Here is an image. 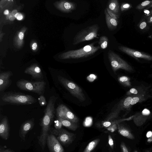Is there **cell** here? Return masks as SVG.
I'll return each instance as SVG.
<instances>
[{
  "label": "cell",
  "instance_id": "cell-40",
  "mask_svg": "<svg viewBox=\"0 0 152 152\" xmlns=\"http://www.w3.org/2000/svg\"><path fill=\"white\" fill-rule=\"evenodd\" d=\"M0 152H15L12 150L10 149H2L1 148L0 149Z\"/></svg>",
  "mask_w": 152,
  "mask_h": 152
},
{
  "label": "cell",
  "instance_id": "cell-47",
  "mask_svg": "<svg viewBox=\"0 0 152 152\" xmlns=\"http://www.w3.org/2000/svg\"><path fill=\"white\" fill-rule=\"evenodd\" d=\"M152 152V151H151V152Z\"/></svg>",
  "mask_w": 152,
  "mask_h": 152
},
{
  "label": "cell",
  "instance_id": "cell-33",
  "mask_svg": "<svg viewBox=\"0 0 152 152\" xmlns=\"http://www.w3.org/2000/svg\"><path fill=\"white\" fill-rule=\"evenodd\" d=\"M63 125L61 121L57 118L56 120L55 121L54 127L56 129H59L62 128Z\"/></svg>",
  "mask_w": 152,
  "mask_h": 152
},
{
  "label": "cell",
  "instance_id": "cell-4",
  "mask_svg": "<svg viewBox=\"0 0 152 152\" xmlns=\"http://www.w3.org/2000/svg\"><path fill=\"white\" fill-rule=\"evenodd\" d=\"M99 27L98 24L88 26L78 32L74 37V45L85 41H89L95 38H98V33Z\"/></svg>",
  "mask_w": 152,
  "mask_h": 152
},
{
  "label": "cell",
  "instance_id": "cell-32",
  "mask_svg": "<svg viewBox=\"0 0 152 152\" xmlns=\"http://www.w3.org/2000/svg\"><path fill=\"white\" fill-rule=\"evenodd\" d=\"M106 10L108 14L111 18L117 20H118L119 15L115 14L107 8H106Z\"/></svg>",
  "mask_w": 152,
  "mask_h": 152
},
{
  "label": "cell",
  "instance_id": "cell-37",
  "mask_svg": "<svg viewBox=\"0 0 152 152\" xmlns=\"http://www.w3.org/2000/svg\"><path fill=\"white\" fill-rule=\"evenodd\" d=\"M147 26V23L145 21H141L139 24V27L140 29L143 30Z\"/></svg>",
  "mask_w": 152,
  "mask_h": 152
},
{
  "label": "cell",
  "instance_id": "cell-17",
  "mask_svg": "<svg viewBox=\"0 0 152 152\" xmlns=\"http://www.w3.org/2000/svg\"><path fill=\"white\" fill-rule=\"evenodd\" d=\"M133 96H127L123 99L119 104L118 107L121 110H125L128 112L131 108V104Z\"/></svg>",
  "mask_w": 152,
  "mask_h": 152
},
{
  "label": "cell",
  "instance_id": "cell-9",
  "mask_svg": "<svg viewBox=\"0 0 152 152\" xmlns=\"http://www.w3.org/2000/svg\"><path fill=\"white\" fill-rule=\"evenodd\" d=\"M46 142L50 152H64V150L60 142L54 135L48 134Z\"/></svg>",
  "mask_w": 152,
  "mask_h": 152
},
{
  "label": "cell",
  "instance_id": "cell-3",
  "mask_svg": "<svg viewBox=\"0 0 152 152\" xmlns=\"http://www.w3.org/2000/svg\"><path fill=\"white\" fill-rule=\"evenodd\" d=\"M16 85L21 90L34 92L41 95L44 93L46 83L43 81L32 82L21 79L16 82Z\"/></svg>",
  "mask_w": 152,
  "mask_h": 152
},
{
  "label": "cell",
  "instance_id": "cell-7",
  "mask_svg": "<svg viewBox=\"0 0 152 152\" xmlns=\"http://www.w3.org/2000/svg\"><path fill=\"white\" fill-rule=\"evenodd\" d=\"M49 132L50 134L55 135L60 143L64 145L71 144L76 137L75 134L62 128L56 129L51 127Z\"/></svg>",
  "mask_w": 152,
  "mask_h": 152
},
{
  "label": "cell",
  "instance_id": "cell-23",
  "mask_svg": "<svg viewBox=\"0 0 152 152\" xmlns=\"http://www.w3.org/2000/svg\"><path fill=\"white\" fill-rule=\"evenodd\" d=\"M61 4L62 9L66 12H69L74 10L76 8V4L74 2L64 1Z\"/></svg>",
  "mask_w": 152,
  "mask_h": 152
},
{
  "label": "cell",
  "instance_id": "cell-35",
  "mask_svg": "<svg viewBox=\"0 0 152 152\" xmlns=\"http://www.w3.org/2000/svg\"><path fill=\"white\" fill-rule=\"evenodd\" d=\"M108 144L111 148L112 149V150H113L114 149V145L113 140L111 136L110 135H108Z\"/></svg>",
  "mask_w": 152,
  "mask_h": 152
},
{
  "label": "cell",
  "instance_id": "cell-30",
  "mask_svg": "<svg viewBox=\"0 0 152 152\" xmlns=\"http://www.w3.org/2000/svg\"><path fill=\"white\" fill-rule=\"evenodd\" d=\"M115 124H117L115 121H106L102 122V125L103 127L107 128L112 125Z\"/></svg>",
  "mask_w": 152,
  "mask_h": 152
},
{
  "label": "cell",
  "instance_id": "cell-45",
  "mask_svg": "<svg viewBox=\"0 0 152 152\" xmlns=\"http://www.w3.org/2000/svg\"><path fill=\"white\" fill-rule=\"evenodd\" d=\"M150 14L151 15H152V9H151L150 11Z\"/></svg>",
  "mask_w": 152,
  "mask_h": 152
},
{
  "label": "cell",
  "instance_id": "cell-21",
  "mask_svg": "<svg viewBox=\"0 0 152 152\" xmlns=\"http://www.w3.org/2000/svg\"><path fill=\"white\" fill-rule=\"evenodd\" d=\"M57 118L61 121L63 126L71 130L75 131L79 127L77 123L64 119L60 117Z\"/></svg>",
  "mask_w": 152,
  "mask_h": 152
},
{
  "label": "cell",
  "instance_id": "cell-24",
  "mask_svg": "<svg viewBox=\"0 0 152 152\" xmlns=\"http://www.w3.org/2000/svg\"><path fill=\"white\" fill-rule=\"evenodd\" d=\"M118 80L124 86L129 88L132 87L131 79L129 77L125 76H121L118 78Z\"/></svg>",
  "mask_w": 152,
  "mask_h": 152
},
{
  "label": "cell",
  "instance_id": "cell-20",
  "mask_svg": "<svg viewBox=\"0 0 152 152\" xmlns=\"http://www.w3.org/2000/svg\"><path fill=\"white\" fill-rule=\"evenodd\" d=\"M150 99H152V93L147 94L133 96L131 104V107L137 103L142 102Z\"/></svg>",
  "mask_w": 152,
  "mask_h": 152
},
{
  "label": "cell",
  "instance_id": "cell-8",
  "mask_svg": "<svg viewBox=\"0 0 152 152\" xmlns=\"http://www.w3.org/2000/svg\"><path fill=\"white\" fill-rule=\"evenodd\" d=\"M57 117H60L64 119L77 123L78 118L65 105L61 104L56 110Z\"/></svg>",
  "mask_w": 152,
  "mask_h": 152
},
{
  "label": "cell",
  "instance_id": "cell-1",
  "mask_svg": "<svg viewBox=\"0 0 152 152\" xmlns=\"http://www.w3.org/2000/svg\"><path fill=\"white\" fill-rule=\"evenodd\" d=\"M1 99L5 104L17 105H30L37 102L32 96L16 92L9 91L2 94Z\"/></svg>",
  "mask_w": 152,
  "mask_h": 152
},
{
  "label": "cell",
  "instance_id": "cell-34",
  "mask_svg": "<svg viewBox=\"0 0 152 152\" xmlns=\"http://www.w3.org/2000/svg\"><path fill=\"white\" fill-rule=\"evenodd\" d=\"M92 123V119L91 117H87L84 122V125L85 126H90Z\"/></svg>",
  "mask_w": 152,
  "mask_h": 152
},
{
  "label": "cell",
  "instance_id": "cell-38",
  "mask_svg": "<svg viewBox=\"0 0 152 152\" xmlns=\"http://www.w3.org/2000/svg\"><path fill=\"white\" fill-rule=\"evenodd\" d=\"M18 13L16 10H14L12 11L9 17V19L10 20L13 21L15 19V15Z\"/></svg>",
  "mask_w": 152,
  "mask_h": 152
},
{
  "label": "cell",
  "instance_id": "cell-46",
  "mask_svg": "<svg viewBox=\"0 0 152 152\" xmlns=\"http://www.w3.org/2000/svg\"><path fill=\"white\" fill-rule=\"evenodd\" d=\"M134 152H137V151H134Z\"/></svg>",
  "mask_w": 152,
  "mask_h": 152
},
{
  "label": "cell",
  "instance_id": "cell-2",
  "mask_svg": "<svg viewBox=\"0 0 152 152\" xmlns=\"http://www.w3.org/2000/svg\"><path fill=\"white\" fill-rule=\"evenodd\" d=\"M95 42L87 45L78 49L71 50L64 53L62 57L64 59L79 58L90 56L94 54L100 48L99 46H95Z\"/></svg>",
  "mask_w": 152,
  "mask_h": 152
},
{
  "label": "cell",
  "instance_id": "cell-16",
  "mask_svg": "<svg viewBox=\"0 0 152 152\" xmlns=\"http://www.w3.org/2000/svg\"><path fill=\"white\" fill-rule=\"evenodd\" d=\"M24 73L31 75L33 78L42 79L43 77L41 69L36 65L27 68L25 71Z\"/></svg>",
  "mask_w": 152,
  "mask_h": 152
},
{
  "label": "cell",
  "instance_id": "cell-12",
  "mask_svg": "<svg viewBox=\"0 0 152 152\" xmlns=\"http://www.w3.org/2000/svg\"><path fill=\"white\" fill-rule=\"evenodd\" d=\"M34 125V118L26 121L21 125L19 131V136L23 141L25 140L26 136L32 129Z\"/></svg>",
  "mask_w": 152,
  "mask_h": 152
},
{
  "label": "cell",
  "instance_id": "cell-18",
  "mask_svg": "<svg viewBox=\"0 0 152 152\" xmlns=\"http://www.w3.org/2000/svg\"><path fill=\"white\" fill-rule=\"evenodd\" d=\"M117 126L118 132L121 135L130 139L134 140L135 139L130 131L123 125L118 123Z\"/></svg>",
  "mask_w": 152,
  "mask_h": 152
},
{
  "label": "cell",
  "instance_id": "cell-25",
  "mask_svg": "<svg viewBox=\"0 0 152 152\" xmlns=\"http://www.w3.org/2000/svg\"><path fill=\"white\" fill-rule=\"evenodd\" d=\"M99 139H96L90 142L84 150L83 152H91L100 141Z\"/></svg>",
  "mask_w": 152,
  "mask_h": 152
},
{
  "label": "cell",
  "instance_id": "cell-10",
  "mask_svg": "<svg viewBox=\"0 0 152 152\" xmlns=\"http://www.w3.org/2000/svg\"><path fill=\"white\" fill-rule=\"evenodd\" d=\"M118 48L122 52L134 58L152 61V56L148 54L123 46H118Z\"/></svg>",
  "mask_w": 152,
  "mask_h": 152
},
{
  "label": "cell",
  "instance_id": "cell-22",
  "mask_svg": "<svg viewBox=\"0 0 152 152\" xmlns=\"http://www.w3.org/2000/svg\"><path fill=\"white\" fill-rule=\"evenodd\" d=\"M107 8L115 14L119 15V4L118 0L110 1L108 2Z\"/></svg>",
  "mask_w": 152,
  "mask_h": 152
},
{
  "label": "cell",
  "instance_id": "cell-11",
  "mask_svg": "<svg viewBox=\"0 0 152 152\" xmlns=\"http://www.w3.org/2000/svg\"><path fill=\"white\" fill-rule=\"evenodd\" d=\"M152 91V88L150 86L143 85L134 87L126 93L127 96H135L142 94H149Z\"/></svg>",
  "mask_w": 152,
  "mask_h": 152
},
{
  "label": "cell",
  "instance_id": "cell-36",
  "mask_svg": "<svg viewBox=\"0 0 152 152\" xmlns=\"http://www.w3.org/2000/svg\"><path fill=\"white\" fill-rule=\"evenodd\" d=\"M122 152H129L128 149L124 142H122L120 145Z\"/></svg>",
  "mask_w": 152,
  "mask_h": 152
},
{
  "label": "cell",
  "instance_id": "cell-14",
  "mask_svg": "<svg viewBox=\"0 0 152 152\" xmlns=\"http://www.w3.org/2000/svg\"><path fill=\"white\" fill-rule=\"evenodd\" d=\"M13 74L10 71L2 72L0 73V91L5 90L11 84V77Z\"/></svg>",
  "mask_w": 152,
  "mask_h": 152
},
{
  "label": "cell",
  "instance_id": "cell-19",
  "mask_svg": "<svg viewBox=\"0 0 152 152\" xmlns=\"http://www.w3.org/2000/svg\"><path fill=\"white\" fill-rule=\"evenodd\" d=\"M105 20L107 27L110 30H114L116 28L118 24V20L111 18L107 13L106 9L104 11Z\"/></svg>",
  "mask_w": 152,
  "mask_h": 152
},
{
  "label": "cell",
  "instance_id": "cell-27",
  "mask_svg": "<svg viewBox=\"0 0 152 152\" xmlns=\"http://www.w3.org/2000/svg\"><path fill=\"white\" fill-rule=\"evenodd\" d=\"M121 110L117 107L114 111L109 115L106 119V121H111L117 118Z\"/></svg>",
  "mask_w": 152,
  "mask_h": 152
},
{
  "label": "cell",
  "instance_id": "cell-39",
  "mask_svg": "<svg viewBox=\"0 0 152 152\" xmlns=\"http://www.w3.org/2000/svg\"><path fill=\"white\" fill-rule=\"evenodd\" d=\"M15 18H16L18 20H20L22 19L23 18L22 15L20 13L18 12L15 15Z\"/></svg>",
  "mask_w": 152,
  "mask_h": 152
},
{
  "label": "cell",
  "instance_id": "cell-13",
  "mask_svg": "<svg viewBox=\"0 0 152 152\" xmlns=\"http://www.w3.org/2000/svg\"><path fill=\"white\" fill-rule=\"evenodd\" d=\"M150 111L146 109H144L141 113H136L133 115L134 123L137 126H142L150 118Z\"/></svg>",
  "mask_w": 152,
  "mask_h": 152
},
{
  "label": "cell",
  "instance_id": "cell-28",
  "mask_svg": "<svg viewBox=\"0 0 152 152\" xmlns=\"http://www.w3.org/2000/svg\"><path fill=\"white\" fill-rule=\"evenodd\" d=\"M152 3V1H145L137 5L136 8L138 10H142L149 5Z\"/></svg>",
  "mask_w": 152,
  "mask_h": 152
},
{
  "label": "cell",
  "instance_id": "cell-15",
  "mask_svg": "<svg viewBox=\"0 0 152 152\" xmlns=\"http://www.w3.org/2000/svg\"><path fill=\"white\" fill-rule=\"evenodd\" d=\"M9 126L7 118L4 116L0 123V136L4 140L8 138L9 133Z\"/></svg>",
  "mask_w": 152,
  "mask_h": 152
},
{
  "label": "cell",
  "instance_id": "cell-31",
  "mask_svg": "<svg viewBox=\"0 0 152 152\" xmlns=\"http://www.w3.org/2000/svg\"><path fill=\"white\" fill-rule=\"evenodd\" d=\"M132 7V5L127 3H123L121 7V10L123 12L129 10Z\"/></svg>",
  "mask_w": 152,
  "mask_h": 152
},
{
  "label": "cell",
  "instance_id": "cell-43",
  "mask_svg": "<svg viewBox=\"0 0 152 152\" xmlns=\"http://www.w3.org/2000/svg\"><path fill=\"white\" fill-rule=\"evenodd\" d=\"M32 49L33 50H35L37 47V44L36 43H34L32 45Z\"/></svg>",
  "mask_w": 152,
  "mask_h": 152
},
{
  "label": "cell",
  "instance_id": "cell-42",
  "mask_svg": "<svg viewBox=\"0 0 152 152\" xmlns=\"http://www.w3.org/2000/svg\"><path fill=\"white\" fill-rule=\"evenodd\" d=\"M19 39L20 40H22L23 39L24 37V34L22 32H20L18 35Z\"/></svg>",
  "mask_w": 152,
  "mask_h": 152
},
{
  "label": "cell",
  "instance_id": "cell-6",
  "mask_svg": "<svg viewBox=\"0 0 152 152\" xmlns=\"http://www.w3.org/2000/svg\"><path fill=\"white\" fill-rule=\"evenodd\" d=\"M58 79L62 84L73 96L81 102L86 100V97L82 89L77 84L67 79L58 75Z\"/></svg>",
  "mask_w": 152,
  "mask_h": 152
},
{
  "label": "cell",
  "instance_id": "cell-26",
  "mask_svg": "<svg viewBox=\"0 0 152 152\" xmlns=\"http://www.w3.org/2000/svg\"><path fill=\"white\" fill-rule=\"evenodd\" d=\"M108 38L105 36L101 37L99 39V44L102 49L106 48L108 45Z\"/></svg>",
  "mask_w": 152,
  "mask_h": 152
},
{
  "label": "cell",
  "instance_id": "cell-44",
  "mask_svg": "<svg viewBox=\"0 0 152 152\" xmlns=\"http://www.w3.org/2000/svg\"><path fill=\"white\" fill-rule=\"evenodd\" d=\"M4 15H8L9 14V10H5L4 12Z\"/></svg>",
  "mask_w": 152,
  "mask_h": 152
},
{
  "label": "cell",
  "instance_id": "cell-41",
  "mask_svg": "<svg viewBox=\"0 0 152 152\" xmlns=\"http://www.w3.org/2000/svg\"><path fill=\"white\" fill-rule=\"evenodd\" d=\"M147 22L149 23H152V16H148L146 18Z\"/></svg>",
  "mask_w": 152,
  "mask_h": 152
},
{
  "label": "cell",
  "instance_id": "cell-29",
  "mask_svg": "<svg viewBox=\"0 0 152 152\" xmlns=\"http://www.w3.org/2000/svg\"><path fill=\"white\" fill-rule=\"evenodd\" d=\"M38 101L40 106H44L47 104L45 98L43 95H41L39 97Z\"/></svg>",
  "mask_w": 152,
  "mask_h": 152
},
{
  "label": "cell",
  "instance_id": "cell-5",
  "mask_svg": "<svg viewBox=\"0 0 152 152\" xmlns=\"http://www.w3.org/2000/svg\"><path fill=\"white\" fill-rule=\"evenodd\" d=\"M108 57L114 72L119 69H124L130 72H134V69L131 66L113 51H109Z\"/></svg>",
  "mask_w": 152,
  "mask_h": 152
}]
</instances>
